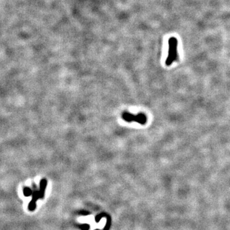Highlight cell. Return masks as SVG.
Masks as SVG:
<instances>
[{
    "label": "cell",
    "mask_w": 230,
    "mask_h": 230,
    "mask_svg": "<svg viewBox=\"0 0 230 230\" xmlns=\"http://www.w3.org/2000/svg\"><path fill=\"white\" fill-rule=\"evenodd\" d=\"M168 55H167V57L165 62L166 66H170L175 61L178 60V51H177L178 40L175 37H171L168 40Z\"/></svg>",
    "instance_id": "obj_1"
},
{
    "label": "cell",
    "mask_w": 230,
    "mask_h": 230,
    "mask_svg": "<svg viewBox=\"0 0 230 230\" xmlns=\"http://www.w3.org/2000/svg\"><path fill=\"white\" fill-rule=\"evenodd\" d=\"M48 182L45 179H42L40 181V191L34 190L32 193V200L30 202L28 205V209L30 211H33L36 208V202L39 198H42L44 196L45 188L47 187Z\"/></svg>",
    "instance_id": "obj_2"
},
{
    "label": "cell",
    "mask_w": 230,
    "mask_h": 230,
    "mask_svg": "<svg viewBox=\"0 0 230 230\" xmlns=\"http://www.w3.org/2000/svg\"><path fill=\"white\" fill-rule=\"evenodd\" d=\"M122 118L127 122H136L141 125H145L147 122V117L143 113H139L137 115H134L128 112H124L122 114Z\"/></svg>",
    "instance_id": "obj_3"
},
{
    "label": "cell",
    "mask_w": 230,
    "mask_h": 230,
    "mask_svg": "<svg viewBox=\"0 0 230 230\" xmlns=\"http://www.w3.org/2000/svg\"><path fill=\"white\" fill-rule=\"evenodd\" d=\"M23 192H24V195L25 196L28 197V196H30L31 195H32L33 191L32 190V189H30L29 187H26L24 189Z\"/></svg>",
    "instance_id": "obj_4"
}]
</instances>
